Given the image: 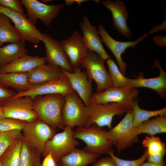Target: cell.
<instances>
[{"instance_id": "6da1fadb", "label": "cell", "mask_w": 166, "mask_h": 166, "mask_svg": "<svg viewBox=\"0 0 166 166\" xmlns=\"http://www.w3.org/2000/svg\"><path fill=\"white\" fill-rule=\"evenodd\" d=\"M65 96L57 94L37 96L33 100V108L38 118L54 128L63 129L61 117Z\"/></svg>"}, {"instance_id": "7a4b0ae2", "label": "cell", "mask_w": 166, "mask_h": 166, "mask_svg": "<svg viewBox=\"0 0 166 166\" xmlns=\"http://www.w3.org/2000/svg\"><path fill=\"white\" fill-rule=\"evenodd\" d=\"M73 137L85 143L83 149L87 152L100 155L113 150L108 131L94 124L87 127H78L74 131Z\"/></svg>"}, {"instance_id": "3957f363", "label": "cell", "mask_w": 166, "mask_h": 166, "mask_svg": "<svg viewBox=\"0 0 166 166\" xmlns=\"http://www.w3.org/2000/svg\"><path fill=\"white\" fill-rule=\"evenodd\" d=\"M105 60L94 52L88 49L80 67L85 69L88 78L94 81L97 87L96 93H99L113 87L112 82L105 67Z\"/></svg>"}, {"instance_id": "277c9868", "label": "cell", "mask_w": 166, "mask_h": 166, "mask_svg": "<svg viewBox=\"0 0 166 166\" xmlns=\"http://www.w3.org/2000/svg\"><path fill=\"white\" fill-rule=\"evenodd\" d=\"M87 107L88 117L84 127L94 124L100 127L106 126L109 130L112 128V121L115 116H120L131 111L123 105L117 103H92Z\"/></svg>"}, {"instance_id": "5b68a950", "label": "cell", "mask_w": 166, "mask_h": 166, "mask_svg": "<svg viewBox=\"0 0 166 166\" xmlns=\"http://www.w3.org/2000/svg\"><path fill=\"white\" fill-rule=\"evenodd\" d=\"M132 110L126 113L123 119L116 126L108 131L113 145L118 152L127 148H131L139 141L136 128L133 125Z\"/></svg>"}, {"instance_id": "8992f818", "label": "cell", "mask_w": 166, "mask_h": 166, "mask_svg": "<svg viewBox=\"0 0 166 166\" xmlns=\"http://www.w3.org/2000/svg\"><path fill=\"white\" fill-rule=\"evenodd\" d=\"M61 117L66 127L73 129L85 126L88 117L87 107L75 91L65 96Z\"/></svg>"}, {"instance_id": "52a82bcc", "label": "cell", "mask_w": 166, "mask_h": 166, "mask_svg": "<svg viewBox=\"0 0 166 166\" xmlns=\"http://www.w3.org/2000/svg\"><path fill=\"white\" fill-rule=\"evenodd\" d=\"M55 128L38 118L26 123L22 130V138L42 154L47 142L56 134Z\"/></svg>"}, {"instance_id": "ba28073f", "label": "cell", "mask_w": 166, "mask_h": 166, "mask_svg": "<svg viewBox=\"0 0 166 166\" xmlns=\"http://www.w3.org/2000/svg\"><path fill=\"white\" fill-rule=\"evenodd\" d=\"M63 129L62 132L55 134L47 142L42 153L45 156L51 153L57 163L79 144V142L73 137L72 129L65 127Z\"/></svg>"}, {"instance_id": "9c48e42d", "label": "cell", "mask_w": 166, "mask_h": 166, "mask_svg": "<svg viewBox=\"0 0 166 166\" xmlns=\"http://www.w3.org/2000/svg\"><path fill=\"white\" fill-rule=\"evenodd\" d=\"M138 94V90L136 88H117L113 87L101 93H93L89 104L117 103L123 105L129 110H132V103L136 100Z\"/></svg>"}, {"instance_id": "30bf717a", "label": "cell", "mask_w": 166, "mask_h": 166, "mask_svg": "<svg viewBox=\"0 0 166 166\" xmlns=\"http://www.w3.org/2000/svg\"><path fill=\"white\" fill-rule=\"evenodd\" d=\"M74 91L67 77L63 73L57 79L32 85L28 90L17 93L11 100L25 96L30 97L34 100L37 96L49 94H60L65 96Z\"/></svg>"}, {"instance_id": "8fae6325", "label": "cell", "mask_w": 166, "mask_h": 166, "mask_svg": "<svg viewBox=\"0 0 166 166\" xmlns=\"http://www.w3.org/2000/svg\"><path fill=\"white\" fill-rule=\"evenodd\" d=\"M0 14L5 15L12 21L22 40L35 44L42 41V34L24 13L14 11L0 5Z\"/></svg>"}, {"instance_id": "7c38bea8", "label": "cell", "mask_w": 166, "mask_h": 166, "mask_svg": "<svg viewBox=\"0 0 166 166\" xmlns=\"http://www.w3.org/2000/svg\"><path fill=\"white\" fill-rule=\"evenodd\" d=\"M21 1L27 10L26 16L35 25L40 19L46 26H49L64 7L63 4L48 5L37 0Z\"/></svg>"}, {"instance_id": "4fadbf2b", "label": "cell", "mask_w": 166, "mask_h": 166, "mask_svg": "<svg viewBox=\"0 0 166 166\" xmlns=\"http://www.w3.org/2000/svg\"><path fill=\"white\" fill-rule=\"evenodd\" d=\"M33 100L30 97H18L1 105L4 117L30 122L38 118L33 108Z\"/></svg>"}, {"instance_id": "5bb4252c", "label": "cell", "mask_w": 166, "mask_h": 166, "mask_svg": "<svg viewBox=\"0 0 166 166\" xmlns=\"http://www.w3.org/2000/svg\"><path fill=\"white\" fill-rule=\"evenodd\" d=\"M42 34V41L45 44L46 62L66 71L73 72L74 69L60 42L47 33Z\"/></svg>"}, {"instance_id": "9a60e30c", "label": "cell", "mask_w": 166, "mask_h": 166, "mask_svg": "<svg viewBox=\"0 0 166 166\" xmlns=\"http://www.w3.org/2000/svg\"><path fill=\"white\" fill-rule=\"evenodd\" d=\"M98 31L101 38L102 42L113 54L117 62L120 71L125 76L127 64L122 60V54L128 48H134L138 44L143 40L148 34L144 35L134 41L124 42L118 41L112 38L101 24L98 25Z\"/></svg>"}, {"instance_id": "2e32d148", "label": "cell", "mask_w": 166, "mask_h": 166, "mask_svg": "<svg viewBox=\"0 0 166 166\" xmlns=\"http://www.w3.org/2000/svg\"><path fill=\"white\" fill-rule=\"evenodd\" d=\"M60 42L74 69L80 67L88 51L83 42L82 36L78 31L75 30L69 38L63 39Z\"/></svg>"}, {"instance_id": "e0dca14e", "label": "cell", "mask_w": 166, "mask_h": 166, "mask_svg": "<svg viewBox=\"0 0 166 166\" xmlns=\"http://www.w3.org/2000/svg\"><path fill=\"white\" fill-rule=\"evenodd\" d=\"M79 24L83 34V42L88 49L105 60L111 58L104 49L96 26L91 24L87 15L83 16L82 21Z\"/></svg>"}, {"instance_id": "ac0fdd59", "label": "cell", "mask_w": 166, "mask_h": 166, "mask_svg": "<svg viewBox=\"0 0 166 166\" xmlns=\"http://www.w3.org/2000/svg\"><path fill=\"white\" fill-rule=\"evenodd\" d=\"M62 69L73 88L87 107L93 94L92 81L88 78L85 70L82 71L81 67L74 68L73 73Z\"/></svg>"}, {"instance_id": "d6986e66", "label": "cell", "mask_w": 166, "mask_h": 166, "mask_svg": "<svg viewBox=\"0 0 166 166\" xmlns=\"http://www.w3.org/2000/svg\"><path fill=\"white\" fill-rule=\"evenodd\" d=\"M154 65L160 71L158 76L150 78H144L140 73L137 78L132 79L128 78V88L144 87L155 91L162 98L166 96V73L161 67L160 62L157 59L154 60Z\"/></svg>"}, {"instance_id": "ffe728a7", "label": "cell", "mask_w": 166, "mask_h": 166, "mask_svg": "<svg viewBox=\"0 0 166 166\" xmlns=\"http://www.w3.org/2000/svg\"><path fill=\"white\" fill-rule=\"evenodd\" d=\"M101 3L111 12L114 27L121 35L130 39L132 33L127 24L128 13L125 4L119 0H108Z\"/></svg>"}, {"instance_id": "44dd1931", "label": "cell", "mask_w": 166, "mask_h": 166, "mask_svg": "<svg viewBox=\"0 0 166 166\" xmlns=\"http://www.w3.org/2000/svg\"><path fill=\"white\" fill-rule=\"evenodd\" d=\"M27 73L31 85L57 79L63 74L60 67L46 63L36 66Z\"/></svg>"}, {"instance_id": "7402d4cb", "label": "cell", "mask_w": 166, "mask_h": 166, "mask_svg": "<svg viewBox=\"0 0 166 166\" xmlns=\"http://www.w3.org/2000/svg\"><path fill=\"white\" fill-rule=\"evenodd\" d=\"M46 63L45 57L27 54L0 68V73L28 72L34 68Z\"/></svg>"}, {"instance_id": "603a6c76", "label": "cell", "mask_w": 166, "mask_h": 166, "mask_svg": "<svg viewBox=\"0 0 166 166\" xmlns=\"http://www.w3.org/2000/svg\"><path fill=\"white\" fill-rule=\"evenodd\" d=\"M100 156L76 148L63 156L57 163L58 166H86L95 162Z\"/></svg>"}, {"instance_id": "cb8c5ba5", "label": "cell", "mask_w": 166, "mask_h": 166, "mask_svg": "<svg viewBox=\"0 0 166 166\" xmlns=\"http://www.w3.org/2000/svg\"><path fill=\"white\" fill-rule=\"evenodd\" d=\"M28 51L26 47L25 42L22 40L0 46V68L27 54Z\"/></svg>"}, {"instance_id": "d4e9b609", "label": "cell", "mask_w": 166, "mask_h": 166, "mask_svg": "<svg viewBox=\"0 0 166 166\" xmlns=\"http://www.w3.org/2000/svg\"><path fill=\"white\" fill-rule=\"evenodd\" d=\"M0 82L7 87L14 89L18 93L26 91L32 86L29 82L27 72L0 73Z\"/></svg>"}, {"instance_id": "484cf974", "label": "cell", "mask_w": 166, "mask_h": 166, "mask_svg": "<svg viewBox=\"0 0 166 166\" xmlns=\"http://www.w3.org/2000/svg\"><path fill=\"white\" fill-rule=\"evenodd\" d=\"M10 19L5 15L0 14V46L6 42L12 43L22 40L21 36Z\"/></svg>"}, {"instance_id": "4316f807", "label": "cell", "mask_w": 166, "mask_h": 166, "mask_svg": "<svg viewBox=\"0 0 166 166\" xmlns=\"http://www.w3.org/2000/svg\"><path fill=\"white\" fill-rule=\"evenodd\" d=\"M22 136L16 140L6 149L0 157L2 166H20Z\"/></svg>"}, {"instance_id": "83f0119b", "label": "cell", "mask_w": 166, "mask_h": 166, "mask_svg": "<svg viewBox=\"0 0 166 166\" xmlns=\"http://www.w3.org/2000/svg\"><path fill=\"white\" fill-rule=\"evenodd\" d=\"M138 135L142 133L153 136L157 134L166 132V116H159L142 123L136 128Z\"/></svg>"}, {"instance_id": "f1b7e54d", "label": "cell", "mask_w": 166, "mask_h": 166, "mask_svg": "<svg viewBox=\"0 0 166 166\" xmlns=\"http://www.w3.org/2000/svg\"><path fill=\"white\" fill-rule=\"evenodd\" d=\"M132 107L133 115L132 123L135 128L149 120L150 118L166 116V107L155 110H147L140 108L136 100L133 102Z\"/></svg>"}, {"instance_id": "f546056e", "label": "cell", "mask_w": 166, "mask_h": 166, "mask_svg": "<svg viewBox=\"0 0 166 166\" xmlns=\"http://www.w3.org/2000/svg\"><path fill=\"white\" fill-rule=\"evenodd\" d=\"M41 154L37 149L23 140L20 166H41Z\"/></svg>"}, {"instance_id": "4dcf8cb0", "label": "cell", "mask_w": 166, "mask_h": 166, "mask_svg": "<svg viewBox=\"0 0 166 166\" xmlns=\"http://www.w3.org/2000/svg\"><path fill=\"white\" fill-rule=\"evenodd\" d=\"M108 68L109 74L113 87L127 88L128 77L121 72L114 60L109 58L106 60Z\"/></svg>"}, {"instance_id": "1f68e13d", "label": "cell", "mask_w": 166, "mask_h": 166, "mask_svg": "<svg viewBox=\"0 0 166 166\" xmlns=\"http://www.w3.org/2000/svg\"><path fill=\"white\" fill-rule=\"evenodd\" d=\"M142 144L143 147L146 148L148 155L157 154L166 150L164 143L155 136H146Z\"/></svg>"}, {"instance_id": "d6a6232c", "label": "cell", "mask_w": 166, "mask_h": 166, "mask_svg": "<svg viewBox=\"0 0 166 166\" xmlns=\"http://www.w3.org/2000/svg\"><path fill=\"white\" fill-rule=\"evenodd\" d=\"M22 131L19 129L0 131V157L12 143L22 136Z\"/></svg>"}, {"instance_id": "836d02e7", "label": "cell", "mask_w": 166, "mask_h": 166, "mask_svg": "<svg viewBox=\"0 0 166 166\" xmlns=\"http://www.w3.org/2000/svg\"><path fill=\"white\" fill-rule=\"evenodd\" d=\"M107 154L115 160L117 166H140L145 161L148 156L146 149L141 157L133 160H124L118 157L115 155L113 150L109 152Z\"/></svg>"}, {"instance_id": "e575fe53", "label": "cell", "mask_w": 166, "mask_h": 166, "mask_svg": "<svg viewBox=\"0 0 166 166\" xmlns=\"http://www.w3.org/2000/svg\"><path fill=\"white\" fill-rule=\"evenodd\" d=\"M26 123L25 121L10 118L0 119V131L15 129L22 130Z\"/></svg>"}, {"instance_id": "d590c367", "label": "cell", "mask_w": 166, "mask_h": 166, "mask_svg": "<svg viewBox=\"0 0 166 166\" xmlns=\"http://www.w3.org/2000/svg\"><path fill=\"white\" fill-rule=\"evenodd\" d=\"M0 5L14 11L24 13L21 1L19 0H0Z\"/></svg>"}, {"instance_id": "8d00e7d4", "label": "cell", "mask_w": 166, "mask_h": 166, "mask_svg": "<svg viewBox=\"0 0 166 166\" xmlns=\"http://www.w3.org/2000/svg\"><path fill=\"white\" fill-rule=\"evenodd\" d=\"M17 93L9 89L0 82V105H3L9 101Z\"/></svg>"}, {"instance_id": "74e56055", "label": "cell", "mask_w": 166, "mask_h": 166, "mask_svg": "<svg viewBox=\"0 0 166 166\" xmlns=\"http://www.w3.org/2000/svg\"><path fill=\"white\" fill-rule=\"evenodd\" d=\"M93 166H117L115 160L111 156L101 158L95 162Z\"/></svg>"}, {"instance_id": "f35d334b", "label": "cell", "mask_w": 166, "mask_h": 166, "mask_svg": "<svg viewBox=\"0 0 166 166\" xmlns=\"http://www.w3.org/2000/svg\"><path fill=\"white\" fill-rule=\"evenodd\" d=\"M166 153V150L155 155H148L147 161L153 163H159L164 161V158Z\"/></svg>"}, {"instance_id": "ab89813d", "label": "cell", "mask_w": 166, "mask_h": 166, "mask_svg": "<svg viewBox=\"0 0 166 166\" xmlns=\"http://www.w3.org/2000/svg\"><path fill=\"white\" fill-rule=\"evenodd\" d=\"M45 157L41 166H58L51 153H49Z\"/></svg>"}, {"instance_id": "60d3db41", "label": "cell", "mask_w": 166, "mask_h": 166, "mask_svg": "<svg viewBox=\"0 0 166 166\" xmlns=\"http://www.w3.org/2000/svg\"><path fill=\"white\" fill-rule=\"evenodd\" d=\"M155 43L160 47L166 46V36L156 35L153 37Z\"/></svg>"}, {"instance_id": "b9f144b4", "label": "cell", "mask_w": 166, "mask_h": 166, "mask_svg": "<svg viewBox=\"0 0 166 166\" xmlns=\"http://www.w3.org/2000/svg\"><path fill=\"white\" fill-rule=\"evenodd\" d=\"M140 166H166V164L164 160L159 163H153L147 161L144 162Z\"/></svg>"}, {"instance_id": "7bdbcfd3", "label": "cell", "mask_w": 166, "mask_h": 166, "mask_svg": "<svg viewBox=\"0 0 166 166\" xmlns=\"http://www.w3.org/2000/svg\"><path fill=\"white\" fill-rule=\"evenodd\" d=\"M4 118L2 109L1 105H0V119Z\"/></svg>"}, {"instance_id": "ee69618b", "label": "cell", "mask_w": 166, "mask_h": 166, "mask_svg": "<svg viewBox=\"0 0 166 166\" xmlns=\"http://www.w3.org/2000/svg\"><path fill=\"white\" fill-rule=\"evenodd\" d=\"M41 2L44 4H46L45 3L50 2H52L53 0H40Z\"/></svg>"}, {"instance_id": "f6af8a7d", "label": "cell", "mask_w": 166, "mask_h": 166, "mask_svg": "<svg viewBox=\"0 0 166 166\" xmlns=\"http://www.w3.org/2000/svg\"><path fill=\"white\" fill-rule=\"evenodd\" d=\"M0 166H2L0 163Z\"/></svg>"}]
</instances>
